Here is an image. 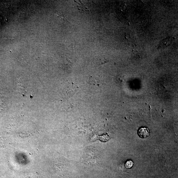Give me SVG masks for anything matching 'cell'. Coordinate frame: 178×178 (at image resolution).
Wrapping results in <instances>:
<instances>
[{
  "mask_svg": "<svg viewBox=\"0 0 178 178\" xmlns=\"http://www.w3.org/2000/svg\"><path fill=\"white\" fill-rule=\"evenodd\" d=\"M133 162L131 160H129L126 162V163H125V167L126 168L129 169L133 166Z\"/></svg>",
  "mask_w": 178,
  "mask_h": 178,
  "instance_id": "obj_3",
  "label": "cell"
},
{
  "mask_svg": "<svg viewBox=\"0 0 178 178\" xmlns=\"http://www.w3.org/2000/svg\"><path fill=\"white\" fill-rule=\"evenodd\" d=\"M138 135L141 138H145L149 135L150 131L148 128L141 127L138 131Z\"/></svg>",
  "mask_w": 178,
  "mask_h": 178,
  "instance_id": "obj_1",
  "label": "cell"
},
{
  "mask_svg": "<svg viewBox=\"0 0 178 178\" xmlns=\"http://www.w3.org/2000/svg\"><path fill=\"white\" fill-rule=\"evenodd\" d=\"M172 38H167L163 40L161 43L160 46L162 47H164L168 46L171 44L172 42Z\"/></svg>",
  "mask_w": 178,
  "mask_h": 178,
  "instance_id": "obj_2",
  "label": "cell"
}]
</instances>
